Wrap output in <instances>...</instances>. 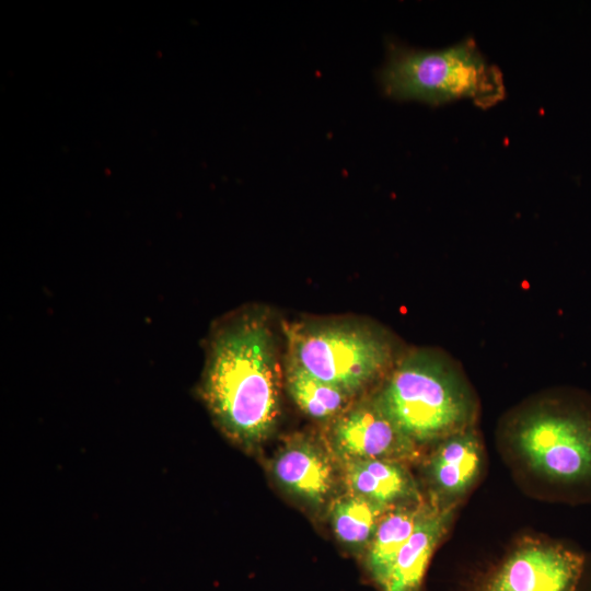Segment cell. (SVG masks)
Instances as JSON below:
<instances>
[{
	"mask_svg": "<svg viewBox=\"0 0 591 591\" xmlns=\"http://www.w3.org/2000/svg\"><path fill=\"white\" fill-rule=\"evenodd\" d=\"M199 393L216 424L232 440H265L279 416L280 369L264 316L243 311L211 331Z\"/></svg>",
	"mask_w": 591,
	"mask_h": 591,
	"instance_id": "obj_1",
	"label": "cell"
},
{
	"mask_svg": "<svg viewBox=\"0 0 591 591\" xmlns=\"http://www.w3.org/2000/svg\"><path fill=\"white\" fill-rule=\"evenodd\" d=\"M502 433L559 498L591 501V393L560 386L534 395L507 414Z\"/></svg>",
	"mask_w": 591,
	"mask_h": 591,
	"instance_id": "obj_2",
	"label": "cell"
},
{
	"mask_svg": "<svg viewBox=\"0 0 591 591\" xmlns=\"http://www.w3.org/2000/svg\"><path fill=\"white\" fill-rule=\"evenodd\" d=\"M374 398L418 447L477 426L480 409L461 362L438 347L406 349Z\"/></svg>",
	"mask_w": 591,
	"mask_h": 591,
	"instance_id": "obj_3",
	"label": "cell"
},
{
	"mask_svg": "<svg viewBox=\"0 0 591 591\" xmlns=\"http://www.w3.org/2000/svg\"><path fill=\"white\" fill-rule=\"evenodd\" d=\"M378 79L382 92L399 101L440 105L470 99L488 108L506 97L501 71L486 60L473 38L439 50L389 40Z\"/></svg>",
	"mask_w": 591,
	"mask_h": 591,
	"instance_id": "obj_4",
	"label": "cell"
},
{
	"mask_svg": "<svg viewBox=\"0 0 591 591\" xmlns=\"http://www.w3.org/2000/svg\"><path fill=\"white\" fill-rule=\"evenodd\" d=\"M287 334L290 360L351 395L384 379L406 351L389 332L366 324H296Z\"/></svg>",
	"mask_w": 591,
	"mask_h": 591,
	"instance_id": "obj_5",
	"label": "cell"
},
{
	"mask_svg": "<svg viewBox=\"0 0 591 591\" xmlns=\"http://www.w3.org/2000/svg\"><path fill=\"white\" fill-rule=\"evenodd\" d=\"M470 591H591V555L569 542L525 540Z\"/></svg>",
	"mask_w": 591,
	"mask_h": 591,
	"instance_id": "obj_6",
	"label": "cell"
},
{
	"mask_svg": "<svg viewBox=\"0 0 591 591\" xmlns=\"http://www.w3.org/2000/svg\"><path fill=\"white\" fill-rule=\"evenodd\" d=\"M333 443L346 460L403 463L419 454L412 441L382 410L374 396L343 412L333 427Z\"/></svg>",
	"mask_w": 591,
	"mask_h": 591,
	"instance_id": "obj_7",
	"label": "cell"
},
{
	"mask_svg": "<svg viewBox=\"0 0 591 591\" xmlns=\"http://www.w3.org/2000/svg\"><path fill=\"white\" fill-rule=\"evenodd\" d=\"M427 463L430 502L457 507L478 480L483 468V445L477 426L453 433L434 444Z\"/></svg>",
	"mask_w": 591,
	"mask_h": 591,
	"instance_id": "obj_8",
	"label": "cell"
},
{
	"mask_svg": "<svg viewBox=\"0 0 591 591\" xmlns=\"http://www.w3.org/2000/svg\"><path fill=\"white\" fill-rule=\"evenodd\" d=\"M455 506L429 507L396 555L380 591H422L431 557L447 533Z\"/></svg>",
	"mask_w": 591,
	"mask_h": 591,
	"instance_id": "obj_9",
	"label": "cell"
},
{
	"mask_svg": "<svg viewBox=\"0 0 591 591\" xmlns=\"http://www.w3.org/2000/svg\"><path fill=\"white\" fill-rule=\"evenodd\" d=\"M273 472L288 491L310 503L324 502L334 486L331 461L306 441L281 450L273 463Z\"/></svg>",
	"mask_w": 591,
	"mask_h": 591,
	"instance_id": "obj_10",
	"label": "cell"
},
{
	"mask_svg": "<svg viewBox=\"0 0 591 591\" xmlns=\"http://www.w3.org/2000/svg\"><path fill=\"white\" fill-rule=\"evenodd\" d=\"M346 480L352 494L385 507L421 500L413 477L399 462L346 461Z\"/></svg>",
	"mask_w": 591,
	"mask_h": 591,
	"instance_id": "obj_11",
	"label": "cell"
},
{
	"mask_svg": "<svg viewBox=\"0 0 591 591\" xmlns=\"http://www.w3.org/2000/svg\"><path fill=\"white\" fill-rule=\"evenodd\" d=\"M428 507L429 502L422 500L396 505L391 507L380 520L367 545L363 561L369 579L378 589Z\"/></svg>",
	"mask_w": 591,
	"mask_h": 591,
	"instance_id": "obj_12",
	"label": "cell"
},
{
	"mask_svg": "<svg viewBox=\"0 0 591 591\" xmlns=\"http://www.w3.org/2000/svg\"><path fill=\"white\" fill-rule=\"evenodd\" d=\"M287 387L297 406L315 419L340 415L352 396L343 389L317 379L290 359Z\"/></svg>",
	"mask_w": 591,
	"mask_h": 591,
	"instance_id": "obj_13",
	"label": "cell"
},
{
	"mask_svg": "<svg viewBox=\"0 0 591 591\" xmlns=\"http://www.w3.org/2000/svg\"><path fill=\"white\" fill-rule=\"evenodd\" d=\"M390 508L351 493L333 505L331 520L334 532L347 545H368Z\"/></svg>",
	"mask_w": 591,
	"mask_h": 591,
	"instance_id": "obj_14",
	"label": "cell"
}]
</instances>
